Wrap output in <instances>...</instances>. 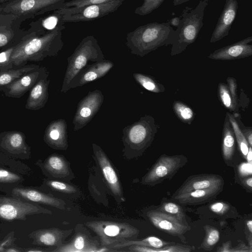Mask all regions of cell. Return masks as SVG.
Returning a JSON list of instances; mask_svg holds the SVG:
<instances>
[{
  "label": "cell",
  "mask_w": 252,
  "mask_h": 252,
  "mask_svg": "<svg viewBox=\"0 0 252 252\" xmlns=\"http://www.w3.org/2000/svg\"><path fill=\"white\" fill-rule=\"evenodd\" d=\"M175 33L169 22L148 23L128 33L126 44L131 54L143 57L160 47L172 45Z\"/></svg>",
  "instance_id": "cell-1"
},
{
  "label": "cell",
  "mask_w": 252,
  "mask_h": 252,
  "mask_svg": "<svg viewBox=\"0 0 252 252\" xmlns=\"http://www.w3.org/2000/svg\"><path fill=\"white\" fill-rule=\"evenodd\" d=\"M63 30L57 29L43 38H33L14 48L11 57L13 68L23 66L28 61L39 62L48 56H56L63 45Z\"/></svg>",
  "instance_id": "cell-2"
},
{
  "label": "cell",
  "mask_w": 252,
  "mask_h": 252,
  "mask_svg": "<svg viewBox=\"0 0 252 252\" xmlns=\"http://www.w3.org/2000/svg\"><path fill=\"white\" fill-rule=\"evenodd\" d=\"M158 126L154 117L150 115L141 117L140 119L126 126L123 129V156L126 159L141 157L152 144Z\"/></svg>",
  "instance_id": "cell-3"
},
{
  "label": "cell",
  "mask_w": 252,
  "mask_h": 252,
  "mask_svg": "<svg viewBox=\"0 0 252 252\" xmlns=\"http://www.w3.org/2000/svg\"><path fill=\"white\" fill-rule=\"evenodd\" d=\"M209 0H200L195 8L186 6L180 18L178 26L175 30V38L170 54L181 53L196 40L203 25L206 7Z\"/></svg>",
  "instance_id": "cell-4"
},
{
  "label": "cell",
  "mask_w": 252,
  "mask_h": 252,
  "mask_svg": "<svg viewBox=\"0 0 252 252\" xmlns=\"http://www.w3.org/2000/svg\"><path fill=\"white\" fill-rule=\"evenodd\" d=\"M103 60L104 54L95 37L89 35L84 38L67 59L68 63L61 92L66 93L69 90L71 80L89 62H97Z\"/></svg>",
  "instance_id": "cell-5"
},
{
  "label": "cell",
  "mask_w": 252,
  "mask_h": 252,
  "mask_svg": "<svg viewBox=\"0 0 252 252\" xmlns=\"http://www.w3.org/2000/svg\"><path fill=\"white\" fill-rule=\"evenodd\" d=\"M84 224L96 234L102 246L134 240L139 234L138 228L127 222L100 220L88 221Z\"/></svg>",
  "instance_id": "cell-6"
},
{
  "label": "cell",
  "mask_w": 252,
  "mask_h": 252,
  "mask_svg": "<svg viewBox=\"0 0 252 252\" xmlns=\"http://www.w3.org/2000/svg\"><path fill=\"white\" fill-rule=\"evenodd\" d=\"M187 161V158L183 155L163 154L142 178L141 183L144 185L154 186L165 180H170Z\"/></svg>",
  "instance_id": "cell-7"
},
{
  "label": "cell",
  "mask_w": 252,
  "mask_h": 252,
  "mask_svg": "<svg viewBox=\"0 0 252 252\" xmlns=\"http://www.w3.org/2000/svg\"><path fill=\"white\" fill-rule=\"evenodd\" d=\"M36 214L51 215L52 212L37 204L0 195V220H26L28 216Z\"/></svg>",
  "instance_id": "cell-8"
},
{
  "label": "cell",
  "mask_w": 252,
  "mask_h": 252,
  "mask_svg": "<svg viewBox=\"0 0 252 252\" xmlns=\"http://www.w3.org/2000/svg\"><path fill=\"white\" fill-rule=\"evenodd\" d=\"M112 249L101 245L98 237L93 236L89 230L82 224L75 226L73 236L65 241L61 246L52 250L53 252H115Z\"/></svg>",
  "instance_id": "cell-9"
},
{
  "label": "cell",
  "mask_w": 252,
  "mask_h": 252,
  "mask_svg": "<svg viewBox=\"0 0 252 252\" xmlns=\"http://www.w3.org/2000/svg\"><path fill=\"white\" fill-rule=\"evenodd\" d=\"M124 0H113L106 2L91 4L79 8H61L57 9L64 14L63 21L66 22L91 21L116 11Z\"/></svg>",
  "instance_id": "cell-10"
},
{
  "label": "cell",
  "mask_w": 252,
  "mask_h": 252,
  "mask_svg": "<svg viewBox=\"0 0 252 252\" xmlns=\"http://www.w3.org/2000/svg\"><path fill=\"white\" fill-rule=\"evenodd\" d=\"M92 148L94 158L112 195L118 203L125 202L121 181L112 162L99 146L93 143Z\"/></svg>",
  "instance_id": "cell-11"
},
{
  "label": "cell",
  "mask_w": 252,
  "mask_h": 252,
  "mask_svg": "<svg viewBox=\"0 0 252 252\" xmlns=\"http://www.w3.org/2000/svg\"><path fill=\"white\" fill-rule=\"evenodd\" d=\"M145 214L151 223L157 229L178 237L183 242L186 243L184 235L190 229L189 225L184 224L175 216L158 209L149 210Z\"/></svg>",
  "instance_id": "cell-12"
},
{
  "label": "cell",
  "mask_w": 252,
  "mask_h": 252,
  "mask_svg": "<svg viewBox=\"0 0 252 252\" xmlns=\"http://www.w3.org/2000/svg\"><path fill=\"white\" fill-rule=\"evenodd\" d=\"M104 96L99 90L89 92L79 102L73 119L74 130L77 131L87 125L100 108Z\"/></svg>",
  "instance_id": "cell-13"
},
{
  "label": "cell",
  "mask_w": 252,
  "mask_h": 252,
  "mask_svg": "<svg viewBox=\"0 0 252 252\" xmlns=\"http://www.w3.org/2000/svg\"><path fill=\"white\" fill-rule=\"evenodd\" d=\"M36 164L48 178L70 182L75 178L70 162L62 155L54 153L43 161L38 159Z\"/></svg>",
  "instance_id": "cell-14"
},
{
  "label": "cell",
  "mask_w": 252,
  "mask_h": 252,
  "mask_svg": "<svg viewBox=\"0 0 252 252\" xmlns=\"http://www.w3.org/2000/svg\"><path fill=\"white\" fill-rule=\"evenodd\" d=\"M0 151L12 157L29 159L31 147L26 142V136L19 131H4L0 133Z\"/></svg>",
  "instance_id": "cell-15"
},
{
  "label": "cell",
  "mask_w": 252,
  "mask_h": 252,
  "mask_svg": "<svg viewBox=\"0 0 252 252\" xmlns=\"http://www.w3.org/2000/svg\"><path fill=\"white\" fill-rule=\"evenodd\" d=\"M131 245L150 247L151 252H189L194 250L191 246L164 241L155 236H149L141 240L126 241L106 247L110 249L122 251L120 249L126 248Z\"/></svg>",
  "instance_id": "cell-16"
},
{
  "label": "cell",
  "mask_w": 252,
  "mask_h": 252,
  "mask_svg": "<svg viewBox=\"0 0 252 252\" xmlns=\"http://www.w3.org/2000/svg\"><path fill=\"white\" fill-rule=\"evenodd\" d=\"M47 75H49L47 69L45 67L40 66L10 84L0 87V91L7 97L20 98L30 90L39 79Z\"/></svg>",
  "instance_id": "cell-17"
},
{
  "label": "cell",
  "mask_w": 252,
  "mask_h": 252,
  "mask_svg": "<svg viewBox=\"0 0 252 252\" xmlns=\"http://www.w3.org/2000/svg\"><path fill=\"white\" fill-rule=\"evenodd\" d=\"M11 195L24 201L48 205L62 210L67 209V204L63 199L33 188H14L11 190Z\"/></svg>",
  "instance_id": "cell-18"
},
{
  "label": "cell",
  "mask_w": 252,
  "mask_h": 252,
  "mask_svg": "<svg viewBox=\"0 0 252 252\" xmlns=\"http://www.w3.org/2000/svg\"><path fill=\"white\" fill-rule=\"evenodd\" d=\"M252 36L216 50L208 58L212 60L230 61L245 58L252 55Z\"/></svg>",
  "instance_id": "cell-19"
},
{
  "label": "cell",
  "mask_w": 252,
  "mask_h": 252,
  "mask_svg": "<svg viewBox=\"0 0 252 252\" xmlns=\"http://www.w3.org/2000/svg\"><path fill=\"white\" fill-rule=\"evenodd\" d=\"M72 232V229L43 228L32 232L28 235V237L32 240V243L33 245L56 248L62 246Z\"/></svg>",
  "instance_id": "cell-20"
},
{
  "label": "cell",
  "mask_w": 252,
  "mask_h": 252,
  "mask_svg": "<svg viewBox=\"0 0 252 252\" xmlns=\"http://www.w3.org/2000/svg\"><path fill=\"white\" fill-rule=\"evenodd\" d=\"M113 66L112 62L106 60L94 62L92 64H87L71 80L69 86V90L82 86L102 77Z\"/></svg>",
  "instance_id": "cell-21"
},
{
  "label": "cell",
  "mask_w": 252,
  "mask_h": 252,
  "mask_svg": "<svg viewBox=\"0 0 252 252\" xmlns=\"http://www.w3.org/2000/svg\"><path fill=\"white\" fill-rule=\"evenodd\" d=\"M238 8L237 0H225L222 11L212 33L210 43H214L228 35Z\"/></svg>",
  "instance_id": "cell-22"
},
{
  "label": "cell",
  "mask_w": 252,
  "mask_h": 252,
  "mask_svg": "<svg viewBox=\"0 0 252 252\" xmlns=\"http://www.w3.org/2000/svg\"><path fill=\"white\" fill-rule=\"evenodd\" d=\"M43 140L48 146L53 149L67 150L68 145L65 120L60 119L52 121L45 129Z\"/></svg>",
  "instance_id": "cell-23"
},
{
  "label": "cell",
  "mask_w": 252,
  "mask_h": 252,
  "mask_svg": "<svg viewBox=\"0 0 252 252\" xmlns=\"http://www.w3.org/2000/svg\"><path fill=\"white\" fill-rule=\"evenodd\" d=\"M222 177L215 174H200L190 176L173 194L176 195L191 190L208 189L224 186Z\"/></svg>",
  "instance_id": "cell-24"
},
{
  "label": "cell",
  "mask_w": 252,
  "mask_h": 252,
  "mask_svg": "<svg viewBox=\"0 0 252 252\" xmlns=\"http://www.w3.org/2000/svg\"><path fill=\"white\" fill-rule=\"evenodd\" d=\"M223 187L208 189H199L189 191L176 195H172L171 199L183 205H199L214 199L223 190Z\"/></svg>",
  "instance_id": "cell-25"
},
{
  "label": "cell",
  "mask_w": 252,
  "mask_h": 252,
  "mask_svg": "<svg viewBox=\"0 0 252 252\" xmlns=\"http://www.w3.org/2000/svg\"><path fill=\"white\" fill-rule=\"evenodd\" d=\"M48 76L47 75L39 79L30 90L25 106L27 109L37 110L45 105L49 97L50 81L47 79Z\"/></svg>",
  "instance_id": "cell-26"
},
{
  "label": "cell",
  "mask_w": 252,
  "mask_h": 252,
  "mask_svg": "<svg viewBox=\"0 0 252 252\" xmlns=\"http://www.w3.org/2000/svg\"><path fill=\"white\" fill-rule=\"evenodd\" d=\"M227 83H220L218 87V97L221 104L230 112H237L239 100L237 94V84L236 80L227 77Z\"/></svg>",
  "instance_id": "cell-27"
},
{
  "label": "cell",
  "mask_w": 252,
  "mask_h": 252,
  "mask_svg": "<svg viewBox=\"0 0 252 252\" xmlns=\"http://www.w3.org/2000/svg\"><path fill=\"white\" fill-rule=\"evenodd\" d=\"M39 188L49 193L56 192L68 198H77L81 195L76 186L62 180L44 178Z\"/></svg>",
  "instance_id": "cell-28"
},
{
  "label": "cell",
  "mask_w": 252,
  "mask_h": 252,
  "mask_svg": "<svg viewBox=\"0 0 252 252\" xmlns=\"http://www.w3.org/2000/svg\"><path fill=\"white\" fill-rule=\"evenodd\" d=\"M236 144L235 134L226 113L222 132L221 150L223 160L228 165L232 161Z\"/></svg>",
  "instance_id": "cell-29"
},
{
  "label": "cell",
  "mask_w": 252,
  "mask_h": 252,
  "mask_svg": "<svg viewBox=\"0 0 252 252\" xmlns=\"http://www.w3.org/2000/svg\"><path fill=\"white\" fill-rule=\"evenodd\" d=\"M37 64H26L19 68H12L0 72V87L6 86L23 75L39 68Z\"/></svg>",
  "instance_id": "cell-30"
},
{
  "label": "cell",
  "mask_w": 252,
  "mask_h": 252,
  "mask_svg": "<svg viewBox=\"0 0 252 252\" xmlns=\"http://www.w3.org/2000/svg\"><path fill=\"white\" fill-rule=\"evenodd\" d=\"M229 120L232 127L237 144L243 157L246 159L247 155L251 147L245 136L241 131L233 114L227 112Z\"/></svg>",
  "instance_id": "cell-31"
},
{
  "label": "cell",
  "mask_w": 252,
  "mask_h": 252,
  "mask_svg": "<svg viewBox=\"0 0 252 252\" xmlns=\"http://www.w3.org/2000/svg\"><path fill=\"white\" fill-rule=\"evenodd\" d=\"M133 76L135 81L147 90L155 93H163L165 88L153 77L140 73H134Z\"/></svg>",
  "instance_id": "cell-32"
},
{
  "label": "cell",
  "mask_w": 252,
  "mask_h": 252,
  "mask_svg": "<svg viewBox=\"0 0 252 252\" xmlns=\"http://www.w3.org/2000/svg\"><path fill=\"white\" fill-rule=\"evenodd\" d=\"M173 109L177 117L184 123L190 125L194 119V111L183 102L178 100L174 101Z\"/></svg>",
  "instance_id": "cell-33"
},
{
  "label": "cell",
  "mask_w": 252,
  "mask_h": 252,
  "mask_svg": "<svg viewBox=\"0 0 252 252\" xmlns=\"http://www.w3.org/2000/svg\"><path fill=\"white\" fill-rule=\"evenodd\" d=\"M205 235L201 244V247L203 250L211 251L220 239V232L215 227L206 225L204 227Z\"/></svg>",
  "instance_id": "cell-34"
},
{
  "label": "cell",
  "mask_w": 252,
  "mask_h": 252,
  "mask_svg": "<svg viewBox=\"0 0 252 252\" xmlns=\"http://www.w3.org/2000/svg\"><path fill=\"white\" fill-rule=\"evenodd\" d=\"M158 209L175 216L182 223L185 225H189L182 208L178 204L170 201L163 202Z\"/></svg>",
  "instance_id": "cell-35"
},
{
  "label": "cell",
  "mask_w": 252,
  "mask_h": 252,
  "mask_svg": "<svg viewBox=\"0 0 252 252\" xmlns=\"http://www.w3.org/2000/svg\"><path fill=\"white\" fill-rule=\"evenodd\" d=\"M164 0H143L142 5L137 7L134 13L140 16L147 15L158 8Z\"/></svg>",
  "instance_id": "cell-36"
},
{
  "label": "cell",
  "mask_w": 252,
  "mask_h": 252,
  "mask_svg": "<svg viewBox=\"0 0 252 252\" xmlns=\"http://www.w3.org/2000/svg\"><path fill=\"white\" fill-rule=\"evenodd\" d=\"M24 181V178L21 175L8 169L0 167V183L20 184Z\"/></svg>",
  "instance_id": "cell-37"
},
{
  "label": "cell",
  "mask_w": 252,
  "mask_h": 252,
  "mask_svg": "<svg viewBox=\"0 0 252 252\" xmlns=\"http://www.w3.org/2000/svg\"><path fill=\"white\" fill-rule=\"evenodd\" d=\"M111 0H70L62 4L60 9L79 8L88 5L102 3Z\"/></svg>",
  "instance_id": "cell-38"
},
{
  "label": "cell",
  "mask_w": 252,
  "mask_h": 252,
  "mask_svg": "<svg viewBox=\"0 0 252 252\" xmlns=\"http://www.w3.org/2000/svg\"><path fill=\"white\" fill-rule=\"evenodd\" d=\"M14 49V48H11L0 53V72L13 68L11 57Z\"/></svg>",
  "instance_id": "cell-39"
},
{
  "label": "cell",
  "mask_w": 252,
  "mask_h": 252,
  "mask_svg": "<svg viewBox=\"0 0 252 252\" xmlns=\"http://www.w3.org/2000/svg\"><path fill=\"white\" fill-rule=\"evenodd\" d=\"M233 115L238 123L240 129L245 136L249 145L252 146V128L251 127L246 126L241 121L240 115L237 112L234 113Z\"/></svg>",
  "instance_id": "cell-40"
},
{
  "label": "cell",
  "mask_w": 252,
  "mask_h": 252,
  "mask_svg": "<svg viewBox=\"0 0 252 252\" xmlns=\"http://www.w3.org/2000/svg\"><path fill=\"white\" fill-rule=\"evenodd\" d=\"M210 208L214 213L220 215H223L228 211L229 206L223 202L217 201L213 203Z\"/></svg>",
  "instance_id": "cell-41"
},
{
  "label": "cell",
  "mask_w": 252,
  "mask_h": 252,
  "mask_svg": "<svg viewBox=\"0 0 252 252\" xmlns=\"http://www.w3.org/2000/svg\"><path fill=\"white\" fill-rule=\"evenodd\" d=\"M15 240L14 232L9 233L3 240L0 241V252H4L6 248L14 243Z\"/></svg>",
  "instance_id": "cell-42"
},
{
  "label": "cell",
  "mask_w": 252,
  "mask_h": 252,
  "mask_svg": "<svg viewBox=\"0 0 252 252\" xmlns=\"http://www.w3.org/2000/svg\"><path fill=\"white\" fill-rule=\"evenodd\" d=\"M239 172L242 178L252 175V163H244L241 164L239 168Z\"/></svg>",
  "instance_id": "cell-43"
},
{
  "label": "cell",
  "mask_w": 252,
  "mask_h": 252,
  "mask_svg": "<svg viewBox=\"0 0 252 252\" xmlns=\"http://www.w3.org/2000/svg\"><path fill=\"white\" fill-rule=\"evenodd\" d=\"M241 185L247 191L251 192L252 189V177L251 176L243 177L241 180Z\"/></svg>",
  "instance_id": "cell-44"
},
{
  "label": "cell",
  "mask_w": 252,
  "mask_h": 252,
  "mask_svg": "<svg viewBox=\"0 0 252 252\" xmlns=\"http://www.w3.org/2000/svg\"><path fill=\"white\" fill-rule=\"evenodd\" d=\"M35 4L34 0H23L20 4L21 9L27 11L32 9Z\"/></svg>",
  "instance_id": "cell-45"
},
{
  "label": "cell",
  "mask_w": 252,
  "mask_h": 252,
  "mask_svg": "<svg viewBox=\"0 0 252 252\" xmlns=\"http://www.w3.org/2000/svg\"><path fill=\"white\" fill-rule=\"evenodd\" d=\"M25 252V249L21 248L15 245L14 243L11 244L4 250V252Z\"/></svg>",
  "instance_id": "cell-46"
},
{
  "label": "cell",
  "mask_w": 252,
  "mask_h": 252,
  "mask_svg": "<svg viewBox=\"0 0 252 252\" xmlns=\"http://www.w3.org/2000/svg\"><path fill=\"white\" fill-rule=\"evenodd\" d=\"M25 251L26 252H43L49 251L41 248H30L25 249Z\"/></svg>",
  "instance_id": "cell-47"
},
{
  "label": "cell",
  "mask_w": 252,
  "mask_h": 252,
  "mask_svg": "<svg viewBox=\"0 0 252 252\" xmlns=\"http://www.w3.org/2000/svg\"><path fill=\"white\" fill-rule=\"evenodd\" d=\"M180 21V18L179 17H174L172 18L170 21L169 23L171 26H173L174 27H177L179 24V22Z\"/></svg>",
  "instance_id": "cell-48"
},
{
  "label": "cell",
  "mask_w": 252,
  "mask_h": 252,
  "mask_svg": "<svg viewBox=\"0 0 252 252\" xmlns=\"http://www.w3.org/2000/svg\"><path fill=\"white\" fill-rule=\"evenodd\" d=\"M246 159H247L248 163H252V147H250L249 150L247 155Z\"/></svg>",
  "instance_id": "cell-49"
},
{
  "label": "cell",
  "mask_w": 252,
  "mask_h": 252,
  "mask_svg": "<svg viewBox=\"0 0 252 252\" xmlns=\"http://www.w3.org/2000/svg\"><path fill=\"white\" fill-rule=\"evenodd\" d=\"M247 228L248 229L250 233H252V220H247L246 222Z\"/></svg>",
  "instance_id": "cell-50"
},
{
  "label": "cell",
  "mask_w": 252,
  "mask_h": 252,
  "mask_svg": "<svg viewBox=\"0 0 252 252\" xmlns=\"http://www.w3.org/2000/svg\"><path fill=\"white\" fill-rule=\"evenodd\" d=\"M189 0H173V3L174 6L183 4Z\"/></svg>",
  "instance_id": "cell-51"
}]
</instances>
